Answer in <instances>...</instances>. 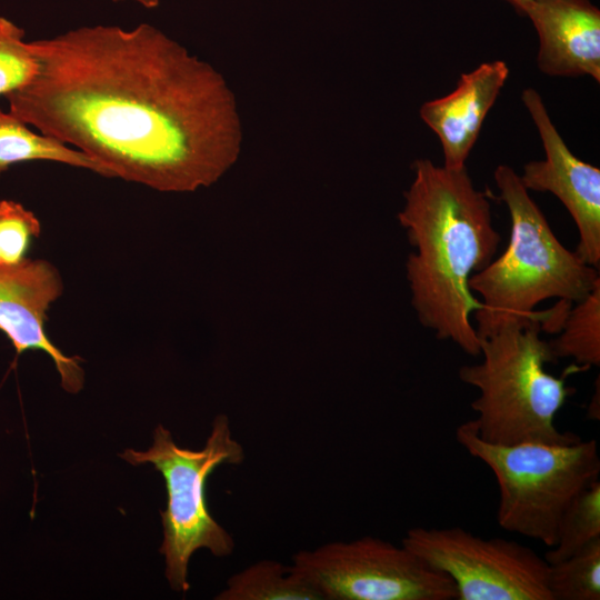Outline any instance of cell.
I'll use <instances>...</instances> for the list:
<instances>
[{
    "label": "cell",
    "mask_w": 600,
    "mask_h": 600,
    "mask_svg": "<svg viewBox=\"0 0 600 600\" xmlns=\"http://www.w3.org/2000/svg\"><path fill=\"white\" fill-rule=\"evenodd\" d=\"M402 544L451 578L457 600H551L549 563L514 540L484 539L460 527H417Z\"/></svg>",
    "instance_id": "obj_8"
},
{
    "label": "cell",
    "mask_w": 600,
    "mask_h": 600,
    "mask_svg": "<svg viewBox=\"0 0 600 600\" xmlns=\"http://www.w3.org/2000/svg\"><path fill=\"white\" fill-rule=\"evenodd\" d=\"M292 568L328 600H456L446 573L402 543L379 538L329 542L293 556Z\"/></svg>",
    "instance_id": "obj_7"
},
{
    "label": "cell",
    "mask_w": 600,
    "mask_h": 600,
    "mask_svg": "<svg viewBox=\"0 0 600 600\" xmlns=\"http://www.w3.org/2000/svg\"><path fill=\"white\" fill-rule=\"evenodd\" d=\"M506 1H508L519 13H522L523 8L531 0H506Z\"/></svg>",
    "instance_id": "obj_22"
},
{
    "label": "cell",
    "mask_w": 600,
    "mask_h": 600,
    "mask_svg": "<svg viewBox=\"0 0 600 600\" xmlns=\"http://www.w3.org/2000/svg\"><path fill=\"white\" fill-rule=\"evenodd\" d=\"M549 342L552 354L572 358L574 363L590 368L600 364V286L571 307L559 336Z\"/></svg>",
    "instance_id": "obj_15"
},
{
    "label": "cell",
    "mask_w": 600,
    "mask_h": 600,
    "mask_svg": "<svg viewBox=\"0 0 600 600\" xmlns=\"http://www.w3.org/2000/svg\"><path fill=\"white\" fill-rule=\"evenodd\" d=\"M522 14L539 37L541 72L600 82V11L590 0H531Z\"/></svg>",
    "instance_id": "obj_11"
},
{
    "label": "cell",
    "mask_w": 600,
    "mask_h": 600,
    "mask_svg": "<svg viewBox=\"0 0 600 600\" xmlns=\"http://www.w3.org/2000/svg\"><path fill=\"white\" fill-rule=\"evenodd\" d=\"M521 98L546 156L526 163L520 180L528 191L550 192L563 203L579 232L576 253L599 270L600 170L570 151L536 89H524Z\"/></svg>",
    "instance_id": "obj_9"
},
{
    "label": "cell",
    "mask_w": 600,
    "mask_h": 600,
    "mask_svg": "<svg viewBox=\"0 0 600 600\" xmlns=\"http://www.w3.org/2000/svg\"><path fill=\"white\" fill-rule=\"evenodd\" d=\"M600 538V481L592 482L579 493L564 511L559 524L557 542L544 554L554 563L576 553Z\"/></svg>",
    "instance_id": "obj_17"
},
{
    "label": "cell",
    "mask_w": 600,
    "mask_h": 600,
    "mask_svg": "<svg viewBox=\"0 0 600 600\" xmlns=\"http://www.w3.org/2000/svg\"><path fill=\"white\" fill-rule=\"evenodd\" d=\"M24 30L0 16V97L28 86L39 71L38 59Z\"/></svg>",
    "instance_id": "obj_18"
},
{
    "label": "cell",
    "mask_w": 600,
    "mask_h": 600,
    "mask_svg": "<svg viewBox=\"0 0 600 600\" xmlns=\"http://www.w3.org/2000/svg\"><path fill=\"white\" fill-rule=\"evenodd\" d=\"M28 161H50L108 177L104 168L84 152L40 131L0 107V177Z\"/></svg>",
    "instance_id": "obj_13"
},
{
    "label": "cell",
    "mask_w": 600,
    "mask_h": 600,
    "mask_svg": "<svg viewBox=\"0 0 600 600\" xmlns=\"http://www.w3.org/2000/svg\"><path fill=\"white\" fill-rule=\"evenodd\" d=\"M0 263H1V258H0Z\"/></svg>",
    "instance_id": "obj_23"
},
{
    "label": "cell",
    "mask_w": 600,
    "mask_h": 600,
    "mask_svg": "<svg viewBox=\"0 0 600 600\" xmlns=\"http://www.w3.org/2000/svg\"><path fill=\"white\" fill-rule=\"evenodd\" d=\"M547 584L551 600H599L600 538L570 557L549 563Z\"/></svg>",
    "instance_id": "obj_16"
},
{
    "label": "cell",
    "mask_w": 600,
    "mask_h": 600,
    "mask_svg": "<svg viewBox=\"0 0 600 600\" xmlns=\"http://www.w3.org/2000/svg\"><path fill=\"white\" fill-rule=\"evenodd\" d=\"M63 292L58 269L43 259L26 258L0 263V331L16 353L41 350L53 361L67 392H79L84 372L79 357L66 356L47 336L44 322L51 304Z\"/></svg>",
    "instance_id": "obj_10"
},
{
    "label": "cell",
    "mask_w": 600,
    "mask_h": 600,
    "mask_svg": "<svg viewBox=\"0 0 600 600\" xmlns=\"http://www.w3.org/2000/svg\"><path fill=\"white\" fill-rule=\"evenodd\" d=\"M539 323L506 322L481 339L482 361L460 367L459 379L479 391L471 408L477 434L494 444L541 442L568 444L581 440L554 423L558 411L576 389L566 386L571 373L588 370L577 363L560 377L544 366L556 362Z\"/></svg>",
    "instance_id": "obj_4"
},
{
    "label": "cell",
    "mask_w": 600,
    "mask_h": 600,
    "mask_svg": "<svg viewBox=\"0 0 600 600\" xmlns=\"http://www.w3.org/2000/svg\"><path fill=\"white\" fill-rule=\"evenodd\" d=\"M458 443L494 474L498 524L551 548L562 516L573 499L599 480L594 439L568 444H494L479 438L471 420L456 430Z\"/></svg>",
    "instance_id": "obj_5"
},
{
    "label": "cell",
    "mask_w": 600,
    "mask_h": 600,
    "mask_svg": "<svg viewBox=\"0 0 600 600\" xmlns=\"http://www.w3.org/2000/svg\"><path fill=\"white\" fill-rule=\"evenodd\" d=\"M39 71L9 111L119 178L161 192L217 182L237 161L236 97L210 63L149 23L30 41Z\"/></svg>",
    "instance_id": "obj_1"
},
{
    "label": "cell",
    "mask_w": 600,
    "mask_h": 600,
    "mask_svg": "<svg viewBox=\"0 0 600 600\" xmlns=\"http://www.w3.org/2000/svg\"><path fill=\"white\" fill-rule=\"evenodd\" d=\"M599 400V379L597 381V392L593 394L592 399H591V402H590V407L588 409V417L590 419H597L599 420V410L596 409V401Z\"/></svg>",
    "instance_id": "obj_20"
},
{
    "label": "cell",
    "mask_w": 600,
    "mask_h": 600,
    "mask_svg": "<svg viewBox=\"0 0 600 600\" xmlns=\"http://www.w3.org/2000/svg\"><path fill=\"white\" fill-rule=\"evenodd\" d=\"M508 77L506 62H483L462 73L453 91L421 106L420 118L439 138L446 168L466 167L483 121Z\"/></svg>",
    "instance_id": "obj_12"
},
{
    "label": "cell",
    "mask_w": 600,
    "mask_h": 600,
    "mask_svg": "<svg viewBox=\"0 0 600 600\" xmlns=\"http://www.w3.org/2000/svg\"><path fill=\"white\" fill-rule=\"evenodd\" d=\"M219 600H321L292 566L261 560L233 574Z\"/></svg>",
    "instance_id": "obj_14"
},
{
    "label": "cell",
    "mask_w": 600,
    "mask_h": 600,
    "mask_svg": "<svg viewBox=\"0 0 600 600\" xmlns=\"http://www.w3.org/2000/svg\"><path fill=\"white\" fill-rule=\"evenodd\" d=\"M41 233L37 216L22 203L0 200L1 263H17L26 259L31 240Z\"/></svg>",
    "instance_id": "obj_19"
},
{
    "label": "cell",
    "mask_w": 600,
    "mask_h": 600,
    "mask_svg": "<svg viewBox=\"0 0 600 600\" xmlns=\"http://www.w3.org/2000/svg\"><path fill=\"white\" fill-rule=\"evenodd\" d=\"M511 221L503 253L473 273L471 292L480 294L473 311L481 339L506 322L539 323L558 333L572 306L600 286L599 270L556 237L543 212L507 164L493 173Z\"/></svg>",
    "instance_id": "obj_3"
},
{
    "label": "cell",
    "mask_w": 600,
    "mask_h": 600,
    "mask_svg": "<svg viewBox=\"0 0 600 600\" xmlns=\"http://www.w3.org/2000/svg\"><path fill=\"white\" fill-rule=\"evenodd\" d=\"M121 458L131 464L151 463L162 474L167 507L161 511L166 577L173 590L187 591L191 556L206 548L217 557L229 556L234 548L230 533L211 516L206 483L213 470L224 463L239 464L244 451L232 437L229 418L216 417L206 444L200 450L179 447L169 430L158 426L147 451L127 449Z\"/></svg>",
    "instance_id": "obj_6"
},
{
    "label": "cell",
    "mask_w": 600,
    "mask_h": 600,
    "mask_svg": "<svg viewBox=\"0 0 600 600\" xmlns=\"http://www.w3.org/2000/svg\"><path fill=\"white\" fill-rule=\"evenodd\" d=\"M412 170L398 213L416 249L406 262L411 304L420 323L438 339L478 357L481 340L470 317L480 301L470 291L469 279L492 261L501 241L489 194L474 187L466 167L449 169L418 159Z\"/></svg>",
    "instance_id": "obj_2"
},
{
    "label": "cell",
    "mask_w": 600,
    "mask_h": 600,
    "mask_svg": "<svg viewBox=\"0 0 600 600\" xmlns=\"http://www.w3.org/2000/svg\"><path fill=\"white\" fill-rule=\"evenodd\" d=\"M114 2H119V1H133V2H137L141 6H143L144 8H156L160 4V2L162 0H113Z\"/></svg>",
    "instance_id": "obj_21"
}]
</instances>
